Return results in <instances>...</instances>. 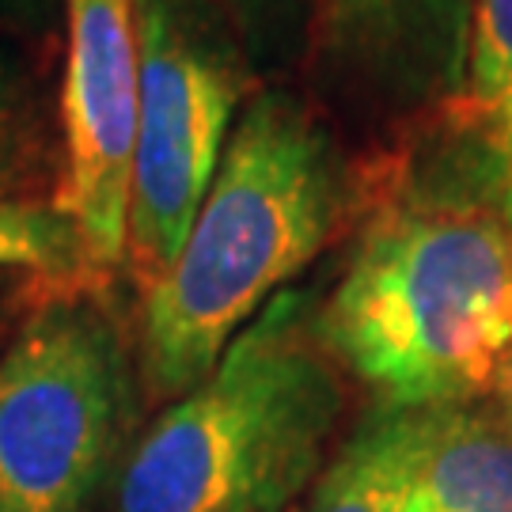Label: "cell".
<instances>
[{"mask_svg": "<svg viewBox=\"0 0 512 512\" xmlns=\"http://www.w3.org/2000/svg\"><path fill=\"white\" fill-rule=\"evenodd\" d=\"M346 274L315 311L380 406L482 403L512 353V152L463 99L357 171Z\"/></svg>", "mask_w": 512, "mask_h": 512, "instance_id": "cell-1", "label": "cell"}, {"mask_svg": "<svg viewBox=\"0 0 512 512\" xmlns=\"http://www.w3.org/2000/svg\"><path fill=\"white\" fill-rule=\"evenodd\" d=\"M357 213V171L327 122L285 88L258 92L228 137L171 266L141 289L137 365L160 399L205 380L220 353Z\"/></svg>", "mask_w": 512, "mask_h": 512, "instance_id": "cell-2", "label": "cell"}, {"mask_svg": "<svg viewBox=\"0 0 512 512\" xmlns=\"http://www.w3.org/2000/svg\"><path fill=\"white\" fill-rule=\"evenodd\" d=\"M342 414L311 293L285 289L133 440L114 512H285L323 475Z\"/></svg>", "mask_w": 512, "mask_h": 512, "instance_id": "cell-3", "label": "cell"}, {"mask_svg": "<svg viewBox=\"0 0 512 512\" xmlns=\"http://www.w3.org/2000/svg\"><path fill=\"white\" fill-rule=\"evenodd\" d=\"M137 380L95 281L46 285L0 349V512H92L137 440Z\"/></svg>", "mask_w": 512, "mask_h": 512, "instance_id": "cell-4", "label": "cell"}, {"mask_svg": "<svg viewBox=\"0 0 512 512\" xmlns=\"http://www.w3.org/2000/svg\"><path fill=\"white\" fill-rule=\"evenodd\" d=\"M141 88L129 167L126 266L145 289L205 202L251 73L209 0H137Z\"/></svg>", "mask_w": 512, "mask_h": 512, "instance_id": "cell-5", "label": "cell"}, {"mask_svg": "<svg viewBox=\"0 0 512 512\" xmlns=\"http://www.w3.org/2000/svg\"><path fill=\"white\" fill-rule=\"evenodd\" d=\"M61 186L57 209L73 220L92 281L126 266L129 167L137 137L141 38L137 0H61Z\"/></svg>", "mask_w": 512, "mask_h": 512, "instance_id": "cell-6", "label": "cell"}, {"mask_svg": "<svg viewBox=\"0 0 512 512\" xmlns=\"http://www.w3.org/2000/svg\"><path fill=\"white\" fill-rule=\"evenodd\" d=\"M315 61L346 92L418 118L463 95L471 0H308Z\"/></svg>", "mask_w": 512, "mask_h": 512, "instance_id": "cell-7", "label": "cell"}, {"mask_svg": "<svg viewBox=\"0 0 512 512\" xmlns=\"http://www.w3.org/2000/svg\"><path fill=\"white\" fill-rule=\"evenodd\" d=\"M406 512H512V429L494 406L425 410Z\"/></svg>", "mask_w": 512, "mask_h": 512, "instance_id": "cell-8", "label": "cell"}, {"mask_svg": "<svg viewBox=\"0 0 512 512\" xmlns=\"http://www.w3.org/2000/svg\"><path fill=\"white\" fill-rule=\"evenodd\" d=\"M425 410L372 403L327 459L300 512H406Z\"/></svg>", "mask_w": 512, "mask_h": 512, "instance_id": "cell-9", "label": "cell"}, {"mask_svg": "<svg viewBox=\"0 0 512 512\" xmlns=\"http://www.w3.org/2000/svg\"><path fill=\"white\" fill-rule=\"evenodd\" d=\"M0 274H27L46 285L92 281L73 220L42 198L0 205Z\"/></svg>", "mask_w": 512, "mask_h": 512, "instance_id": "cell-10", "label": "cell"}, {"mask_svg": "<svg viewBox=\"0 0 512 512\" xmlns=\"http://www.w3.org/2000/svg\"><path fill=\"white\" fill-rule=\"evenodd\" d=\"M512 152V0H471L463 95Z\"/></svg>", "mask_w": 512, "mask_h": 512, "instance_id": "cell-11", "label": "cell"}, {"mask_svg": "<svg viewBox=\"0 0 512 512\" xmlns=\"http://www.w3.org/2000/svg\"><path fill=\"white\" fill-rule=\"evenodd\" d=\"M38 167V126L27 80L0 54V205L35 198L31 179Z\"/></svg>", "mask_w": 512, "mask_h": 512, "instance_id": "cell-12", "label": "cell"}, {"mask_svg": "<svg viewBox=\"0 0 512 512\" xmlns=\"http://www.w3.org/2000/svg\"><path fill=\"white\" fill-rule=\"evenodd\" d=\"M220 4L232 12V19L251 38H258L266 27H274L289 8H296V0H220Z\"/></svg>", "mask_w": 512, "mask_h": 512, "instance_id": "cell-13", "label": "cell"}, {"mask_svg": "<svg viewBox=\"0 0 512 512\" xmlns=\"http://www.w3.org/2000/svg\"><path fill=\"white\" fill-rule=\"evenodd\" d=\"M61 0H0V19L16 23V27H46L50 23V12Z\"/></svg>", "mask_w": 512, "mask_h": 512, "instance_id": "cell-14", "label": "cell"}, {"mask_svg": "<svg viewBox=\"0 0 512 512\" xmlns=\"http://www.w3.org/2000/svg\"><path fill=\"white\" fill-rule=\"evenodd\" d=\"M494 410L501 414V421L512 429V353L509 361L501 365V372H497V384H494Z\"/></svg>", "mask_w": 512, "mask_h": 512, "instance_id": "cell-15", "label": "cell"}, {"mask_svg": "<svg viewBox=\"0 0 512 512\" xmlns=\"http://www.w3.org/2000/svg\"><path fill=\"white\" fill-rule=\"evenodd\" d=\"M4 277H16V274H0V289H4Z\"/></svg>", "mask_w": 512, "mask_h": 512, "instance_id": "cell-16", "label": "cell"}]
</instances>
